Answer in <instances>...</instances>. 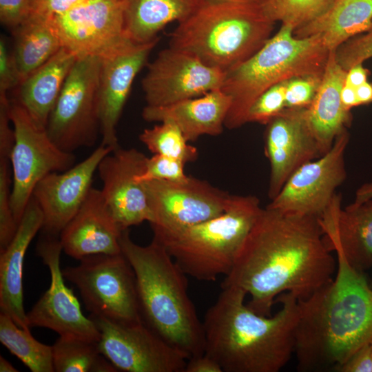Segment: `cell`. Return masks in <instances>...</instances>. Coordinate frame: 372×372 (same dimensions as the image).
Segmentation results:
<instances>
[{"label":"cell","instance_id":"cell-1","mask_svg":"<svg viewBox=\"0 0 372 372\" xmlns=\"http://www.w3.org/2000/svg\"><path fill=\"white\" fill-rule=\"evenodd\" d=\"M332 252L319 218L262 208L221 287L242 289L249 308L271 316L280 295L303 300L333 279Z\"/></svg>","mask_w":372,"mask_h":372},{"label":"cell","instance_id":"cell-2","mask_svg":"<svg viewBox=\"0 0 372 372\" xmlns=\"http://www.w3.org/2000/svg\"><path fill=\"white\" fill-rule=\"evenodd\" d=\"M333 279L298 300L294 353L300 371H338L372 338V287L340 255Z\"/></svg>","mask_w":372,"mask_h":372},{"label":"cell","instance_id":"cell-3","mask_svg":"<svg viewBox=\"0 0 372 372\" xmlns=\"http://www.w3.org/2000/svg\"><path fill=\"white\" fill-rule=\"evenodd\" d=\"M203 322L205 353L223 372H278L294 353L298 300L283 293L280 309L271 316L256 313L245 303L246 293L221 287Z\"/></svg>","mask_w":372,"mask_h":372},{"label":"cell","instance_id":"cell-4","mask_svg":"<svg viewBox=\"0 0 372 372\" xmlns=\"http://www.w3.org/2000/svg\"><path fill=\"white\" fill-rule=\"evenodd\" d=\"M120 244L134 272L143 322L188 359L203 354V322L188 293L187 276L153 239L147 245H138L126 229Z\"/></svg>","mask_w":372,"mask_h":372},{"label":"cell","instance_id":"cell-5","mask_svg":"<svg viewBox=\"0 0 372 372\" xmlns=\"http://www.w3.org/2000/svg\"><path fill=\"white\" fill-rule=\"evenodd\" d=\"M275 23L260 3L203 0L171 33L169 47L227 73L263 46Z\"/></svg>","mask_w":372,"mask_h":372},{"label":"cell","instance_id":"cell-6","mask_svg":"<svg viewBox=\"0 0 372 372\" xmlns=\"http://www.w3.org/2000/svg\"><path fill=\"white\" fill-rule=\"evenodd\" d=\"M329 54L319 36L297 38L291 27L282 25L254 55L226 73L220 89L231 103L225 127L234 130L247 123L250 107L269 87L294 78L322 76Z\"/></svg>","mask_w":372,"mask_h":372},{"label":"cell","instance_id":"cell-7","mask_svg":"<svg viewBox=\"0 0 372 372\" xmlns=\"http://www.w3.org/2000/svg\"><path fill=\"white\" fill-rule=\"evenodd\" d=\"M262 208L253 195H231L225 211L200 223L153 232L183 271L205 282L226 276Z\"/></svg>","mask_w":372,"mask_h":372},{"label":"cell","instance_id":"cell-8","mask_svg":"<svg viewBox=\"0 0 372 372\" xmlns=\"http://www.w3.org/2000/svg\"><path fill=\"white\" fill-rule=\"evenodd\" d=\"M62 271L90 314L121 322L143 321L134 272L122 253L90 256Z\"/></svg>","mask_w":372,"mask_h":372},{"label":"cell","instance_id":"cell-9","mask_svg":"<svg viewBox=\"0 0 372 372\" xmlns=\"http://www.w3.org/2000/svg\"><path fill=\"white\" fill-rule=\"evenodd\" d=\"M10 116L14 134L10 157L11 205L19 225L39 182L50 173L71 168L76 156L59 147L46 127L37 122L15 99L10 101Z\"/></svg>","mask_w":372,"mask_h":372},{"label":"cell","instance_id":"cell-10","mask_svg":"<svg viewBox=\"0 0 372 372\" xmlns=\"http://www.w3.org/2000/svg\"><path fill=\"white\" fill-rule=\"evenodd\" d=\"M100 68L99 56H79L49 117L47 132L64 151L92 147L100 134Z\"/></svg>","mask_w":372,"mask_h":372},{"label":"cell","instance_id":"cell-11","mask_svg":"<svg viewBox=\"0 0 372 372\" xmlns=\"http://www.w3.org/2000/svg\"><path fill=\"white\" fill-rule=\"evenodd\" d=\"M101 353L117 371L185 372L188 357L143 321L121 322L90 314Z\"/></svg>","mask_w":372,"mask_h":372},{"label":"cell","instance_id":"cell-12","mask_svg":"<svg viewBox=\"0 0 372 372\" xmlns=\"http://www.w3.org/2000/svg\"><path fill=\"white\" fill-rule=\"evenodd\" d=\"M142 183L153 232L176 231L215 218L225 211L231 195L192 176L182 181Z\"/></svg>","mask_w":372,"mask_h":372},{"label":"cell","instance_id":"cell-13","mask_svg":"<svg viewBox=\"0 0 372 372\" xmlns=\"http://www.w3.org/2000/svg\"><path fill=\"white\" fill-rule=\"evenodd\" d=\"M349 141L345 130L326 154L297 169L266 207L286 214L320 218L337 187L347 178L344 152Z\"/></svg>","mask_w":372,"mask_h":372},{"label":"cell","instance_id":"cell-14","mask_svg":"<svg viewBox=\"0 0 372 372\" xmlns=\"http://www.w3.org/2000/svg\"><path fill=\"white\" fill-rule=\"evenodd\" d=\"M62 251L59 236L43 234L37 242L36 252L49 270L50 284L27 313L29 325L98 343L100 332L96 324L84 316L78 299L65 283L60 265Z\"/></svg>","mask_w":372,"mask_h":372},{"label":"cell","instance_id":"cell-15","mask_svg":"<svg viewBox=\"0 0 372 372\" xmlns=\"http://www.w3.org/2000/svg\"><path fill=\"white\" fill-rule=\"evenodd\" d=\"M226 73L169 47L147 65L141 81L146 105L165 106L220 89Z\"/></svg>","mask_w":372,"mask_h":372},{"label":"cell","instance_id":"cell-16","mask_svg":"<svg viewBox=\"0 0 372 372\" xmlns=\"http://www.w3.org/2000/svg\"><path fill=\"white\" fill-rule=\"evenodd\" d=\"M62 47L79 56H101L127 38L121 1L84 0L48 19Z\"/></svg>","mask_w":372,"mask_h":372},{"label":"cell","instance_id":"cell-17","mask_svg":"<svg viewBox=\"0 0 372 372\" xmlns=\"http://www.w3.org/2000/svg\"><path fill=\"white\" fill-rule=\"evenodd\" d=\"M159 38L135 43L126 39L105 52L101 58L99 74V118L101 144L118 148L116 126L131 91L133 81L146 65Z\"/></svg>","mask_w":372,"mask_h":372},{"label":"cell","instance_id":"cell-18","mask_svg":"<svg viewBox=\"0 0 372 372\" xmlns=\"http://www.w3.org/2000/svg\"><path fill=\"white\" fill-rule=\"evenodd\" d=\"M113 149L101 144L86 158L61 172H52L36 185L32 197L43 216L41 231L59 236L77 213L90 189L101 160Z\"/></svg>","mask_w":372,"mask_h":372},{"label":"cell","instance_id":"cell-19","mask_svg":"<svg viewBox=\"0 0 372 372\" xmlns=\"http://www.w3.org/2000/svg\"><path fill=\"white\" fill-rule=\"evenodd\" d=\"M305 110L285 108L267 124L265 152L271 168L268 188L271 200L297 169L322 156Z\"/></svg>","mask_w":372,"mask_h":372},{"label":"cell","instance_id":"cell-20","mask_svg":"<svg viewBox=\"0 0 372 372\" xmlns=\"http://www.w3.org/2000/svg\"><path fill=\"white\" fill-rule=\"evenodd\" d=\"M147 158L135 148L119 147L106 155L98 167L103 196L123 230L152 220L143 183L136 180Z\"/></svg>","mask_w":372,"mask_h":372},{"label":"cell","instance_id":"cell-21","mask_svg":"<svg viewBox=\"0 0 372 372\" xmlns=\"http://www.w3.org/2000/svg\"><path fill=\"white\" fill-rule=\"evenodd\" d=\"M120 227L101 189L92 187L83 205L59 235L63 251L80 260L97 254L121 252Z\"/></svg>","mask_w":372,"mask_h":372},{"label":"cell","instance_id":"cell-22","mask_svg":"<svg viewBox=\"0 0 372 372\" xmlns=\"http://www.w3.org/2000/svg\"><path fill=\"white\" fill-rule=\"evenodd\" d=\"M335 194L319 218L326 244L350 266L363 273L372 267V199L341 207Z\"/></svg>","mask_w":372,"mask_h":372},{"label":"cell","instance_id":"cell-23","mask_svg":"<svg viewBox=\"0 0 372 372\" xmlns=\"http://www.w3.org/2000/svg\"><path fill=\"white\" fill-rule=\"evenodd\" d=\"M43 223L41 209L32 197L10 244L0 251V310L24 329H30L23 307V270L25 256Z\"/></svg>","mask_w":372,"mask_h":372},{"label":"cell","instance_id":"cell-24","mask_svg":"<svg viewBox=\"0 0 372 372\" xmlns=\"http://www.w3.org/2000/svg\"><path fill=\"white\" fill-rule=\"evenodd\" d=\"M231 103L230 96L221 89H217L169 105H146L142 117L148 122L174 123L189 143L204 135H220L225 127V121Z\"/></svg>","mask_w":372,"mask_h":372},{"label":"cell","instance_id":"cell-25","mask_svg":"<svg viewBox=\"0 0 372 372\" xmlns=\"http://www.w3.org/2000/svg\"><path fill=\"white\" fill-rule=\"evenodd\" d=\"M347 73L337 61L335 51H330L320 86L305 110L308 125L322 155L331 148L338 136L347 130L352 119L341 99Z\"/></svg>","mask_w":372,"mask_h":372},{"label":"cell","instance_id":"cell-26","mask_svg":"<svg viewBox=\"0 0 372 372\" xmlns=\"http://www.w3.org/2000/svg\"><path fill=\"white\" fill-rule=\"evenodd\" d=\"M79 56L62 47L18 87L17 100L39 124L46 127L65 81Z\"/></svg>","mask_w":372,"mask_h":372},{"label":"cell","instance_id":"cell-27","mask_svg":"<svg viewBox=\"0 0 372 372\" xmlns=\"http://www.w3.org/2000/svg\"><path fill=\"white\" fill-rule=\"evenodd\" d=\"M372 24V0H335L320 17L293 31L297 38L319 36L329 51L366 30Z\"/></svg>","mask_w":372,"mask_h":372},{"label":"cell","instance_id":"cell-28","mask_svg":"<svg viewBox=\"0 0 372 372\" xmlns=\"http://www.w3.org/2000/svg\"><path fill=\"white\" fill-rule=\"evenodd\" d=\"M124 30L135 43L158 39V33L172 21L182 22L190 17L203 0H121Z\"/></svg>","mask_w":372,"mask_h":372},{"label":"cell","instance_id":"cell-29","mask_svg":"<svg viewBox=\"0 0 372 372\" xmlns=\"http://www.w3.org/2000/svg\"><path fill=\"white\" fill-rule=\"evenodd\" d=\"M13 53L22 81L48 61L61 48V43L49 19L30 15L12 30Z\"/></svg>","mask_w":372,"mask_h":372},{"label":"cell","instance_id":"cell-30","mask_svg":"<svg viewBox=\"0 0 372 372\" xmlns=\"http://www.w3.org/2000/svg\"><path fill=\"white\" fill-rule=\"evenodd\" d=\"M52 351L55 372H117L96 342L59 336Z\"/></svg>","mask_w":372,"mask_h":372},{"label":"cell","instance_id":"cell-31","mask_svg":"<svg viewBox=\"0 0 372 372\" xmlns=\"http://www.w3.org/2000/svg\"><path fill=\"white\" fill-rule=\"evenodd\" d=\"M0 342L32 372H54L52 346L36 340L30 329L20 327L3 313H0Z\"/></svg>","mask_w":372,"mask_h":372},{"label":"cell","instance_id":"cell-32","mask_svg":"<svg viewBox=\"0 0 372 372\" xmlns=\"http://www.w3.org/2000/svg\"><path fill=\"white\" fill-rule=\"evenodd\" d=\"M139 139L153 154L171 157L185 164L198 158L197 148L189 144L180 130L169 121L145 129Z\"/></svg>","mask_w":372,"mask_h":372},{"label":"cell","instance_id":"cell-33","mask_svg":"<svg viewBox=\"0 0 372 372\" xmlns=\"http://www.w3.org/2000/svg\"><path fill=\"white\" fill-rule=\"evenodd\" d=\"M335 0H265L262 7L274 22L289 25L293 31L324 14Z\"/></svg>","mask_w":372,"mask_h":372},{"label":"cell","instance_id":"cell-34","mask_svg":"<svg viewBox=\"0 0 372 372\" xmlns=\"http://www.w3.org/2000/svg\"><path fill=\"white\" fill-rule=\"evenodd\" d=\"M12 183L10 160L0 158V251L12 241L19 225L11 205Z\"/></svg>","mask_w":372,"mask_h":372},{"label":"cell","instance_id":"cell-35","mask_svg":"<svg viewBox=\"0 0 372 372\" xmlns=\"http://www.w3.org/2000/svg\"><path fill=\"white\" fill-rule=\"evenodd\" d=\"M285 82L276 84L260 94L249 109L247 123L267 125L285 108Z\"/></svg>","mask_w":372,"mask_h":372},{"label":"cell","instance_id":"cell-36","mask_svg":"<svg viewBox=\"0 0 372 372\" xmlns=\"http://www.w3.org/2000/svg\"><path fill=\"white\" fill-rule=\"evenodd\" d=\"M185 163L180 160L161 154L147 157L143 173L136 180L144 183L150 180L182 181L187 176L184 170Z\"/></svg>","mask_w":372,"mask_h":372},{"label":"cell","instance_id":"cell-37","mask_svg":"<svg viewBox=\"0 0 372 372\" xmlns=\"http://www.w3.org/2000/svg\"><path fill=\"white\" fill-rule=\"evenodd\" d=\"M335 55L338 63L347 71L372 58V24L367 30L341 45L335 51Z\"/></svg>","mask_w":372,"mask_h":372},{"label":"cell","instance_id":"cell-38","mask_svg":"<svg viewBox=\"0 0 372 372\" xmlns=\"http://www.w3.org/2000/svg\"><path fill=\"white\" fill-rule=\"evenodd\" d=\"M322 76L292 79L285 82L286 108H307L311 103Z\"/></svg>","mask_w":372,"mask_h":372},{"label":"cell","instance_id":"cell-39","mask_svg":"<svg viewBox=\"0 0 372 372\" xmlns=\"http://www.w3.org/2000/svg\"><path fill=\"white\" fill-rule=\"evenodd\" d=\"M22 82L21 73L13 51H10L5 39H0V94L18 87Z\"/></svg>","mask_w":372,"mask_h":372},{"label":"cell","instance_id":"cell-40","mask_svg":"<svg viewBox=\"0 0 372 372\" xmlns=\"http://www.w3.org/2000/svg\"><path fill=\"white\" fill-rule=\"evenodd\" d=\"M33 0H0V21L12 30L28 19L32 13Z\"/></svg>","mask_w":372,"mask_h":372},{"label":"cell","instance_id":"cell-41","mask_svg":"<svg viewBox=\"0 0 372 372\" xmlns=\"http://www.w3.org/2000/svg\"><path fill=\"white\" fill-rule=\"evenodd\" d=\"M84 0H33L31 15L51 19L72 9Z\"/></svg>","mask_w":372,"mask_h":372},{"label":"cell","instance_id":"cell-42","mask_svg":"<svg viewBox=\"0 0 372 372\" xmlns=\"http://www.w3.org/2000/svg\"><path fill=\"white\" fill-rule=\"evenodd\" d=\"M338 372H372V355L369 342L353 353Z\"/></svg>","mask_w":372,"mask_h":372},{"label":"cell","instance_id":"cell-43","mask_svg":"<svg viewBox=\"0 0 372 372\" xmlns=\"http://www.w3.org/2000/svg\"><path fill=\"white\" fill-rule=\"evenodd\" d=\"M185 372H223L219 364L212 358L203 353L193 356L187 361Z\"/></svg>","mask_w":372,"mask_h":372},{"label":"cell","instance_id":"cell-44","mask_svg":"<svg viewBox=\"0 0 372 372\" xmlns=\"http://www.w3.org/2000/svg\"><path fill=\"white\" fill-rule=\"evenodd\" d=\"M369 71L362 64L355 65L347 70L345 84L354 88L367 81Z\"/></svg>","mask_w":372,"mask_h":372},{"label":"cell","instance_id":"cell-45","mask_svg":"<svg viewBox=\"0 0 372 372\" xmlns=\"http://www.w3.org/2000/svg\"><path fill=\"white\" fill-rule=\"evenodd\" d=\"M341 99L344 107L349 111L352 107L360 105L355 93V88L345 83L341 91Z\"/></svg>","mask_w":372,"mask_h":372},{"label":"cell","instance_id":"cell-46","mask_svg":"<svg viewBox=\"0 0 372 372\" xmlns=\"http://www.w3.org/2000/svg\"><path fill=\"white\" fill-rule=\"evenodd\" d=\"M355 93L359 105L372 103V83L368 81L355 88Z\"/></svg>","mask_w":372,"mask_h":372},{"label":"cell","instance_id":"cell-47","mask_svg":"<svg viewBox=\"0 0 372 372\" xmlns=\"http://www.w3.org/2000/svg\"><path fill=\"white\" fill-rule=\"evenodd\" d=\"M372 199V181L362 185L356 191L353 203H362Z\"/></svg>","mask_w":372,"mask_h":372},{"label":"cell","instance_id":"cell-48","mask_svg":"<svg viewBox=\"0 0 372 372\" xmlns=\"http://www.w3.org/2000/svg\"><path fill=\"white\" fill-rule=\"evenodd\" d=\"M1 372H17L19 371L10 362L1 355L0 356Z\"/></svg>","mask_w":372,"mask_h":372},{"label":"cell","instance_id":"cell-49","mask_svg":"<svg viewBox=\"0 0 372 372\" xmlns=\"http://www.w3.org/2000/svg\"><path fill=\"white\" fill-rule=\"evenodd\" d=\"M222 1H253V2H258V3H263L265 0H222Z\"/></svg>","mask_w":372,"mask_h":372},{"label":"cell","instance_id":"cell-50","mask_svg":"<svg viewBox=\"0 0 372 372\" xmlns=\"http://www.w3.org/2000/svg\"><path fill=\"white\" fill-rule=\"evenodd\" d=\"M369 344L371 348V355H372V338L369 341Z\"/></svg>","mask_w":372,"mask_h":372},{"label":"cell","instance_id":"cell-51","mask_svg":"<svg viewBox=\"0 0 372 372\" xmlns=\"http://www.w3.org/2000/svg\"><path fill=\"white\" fill-rule=\"evenodd\" d=\"M118 1H121V0H118Z\"/></svg>","mask_w":372,"mask_h":372}]
</instances>
